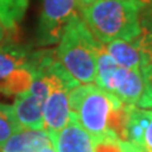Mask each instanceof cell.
I'll list each match as a JSON object with an SVG mask.
<instances>
[{
  "instance_id": "1",
  "label": "cell",
  "mask_w": 152,
  "mask_h": 152,
  "mask_svg": "<svg viewBox=\"0 0 152 152\" xmlns=\"http://www.w3.org/2000/svg\"><path fill=\"white\" fill-rule=\"evenodd\" d=\"M94 37L103 45L131 42L141 36L140 9L129 0H94L79 9Z\"/></svg>"
},
{
  "instance_id": "2",
  "label": "cell",
  "mask_w": 152,
  "mask_h": 152,
  "mask_svg": "<svg viewBox=\"0 0 152 152\" xmlns=\"http://www.w3.org/2000/svg\"><path fill=\"white\" fill-rule=\"evenodd\" d=\"M102 45L77 13L65 26L55 55L76 81L90 84L96 76L98 53Z\"/></svg>"
},
{
  "instance_id": "3",
  "label": "cell",
  "mask_w": 152,
  "mask_h": 152,
  "mask_svg": "<svg viewBox=\"0 0 152 152\" xmlns=\"http://www.w3.org/2000/svg\"><path fill=\"white\" fill-rule=\"evenodd\" d=\"M121 100L93 84L77 85L69 91L70 114L93 138L107 133L108 118Z\"/></svg>"
},
{
  "instance_id": "4",
  "label": "cell",
  "mask_w": 152,
  "mask_h": 152,
  "mask_svg": "<svg viewBox=\"0 0 152 152\" xmlns=\"http://www.w3.org/2000/svg\"><path fill=\"white\" fill-rule=\"evenodd\" d=\"M77 13V0H42L37 28V45L48 47L58 43L65 26Z\"/></svg>"
},
{
  "instance_id": "5",
  "label": "cell",
  "mask_w": 152,
  "mask_h": 152,
  "mask_svg": "<svg viewBox=\"0 0 152 152\" xmlns=\"http://www.w3.org/2000/svg\"><path fill=\"white\" fill-rule=\"evenodd\" d=\"M102 90L115 95L127 105H136L145 90V85L138 70L118 66Z\"/></svg>"
},
{
  "instance_id": "6",
  "label": "cell",
  "mask_w": 152,
  "mask_h": 152,
  "mask_svg": "<svg viewBox=\"0 0 152 152\" xmlns=\"http://www.w3.org/2000/svg\"><path fill=\"white\" fill-rule=\"evenodd\" d=\"M69 89L58 88L51 90L43 103V131L51 138L67 124L69 109Z\"/></svg>"
},
{
  "instance_id": "7",
  "label": "cell",
  "mask_w": 152,
  "mask_h": 152,
  "mask_svg": "<svg viewBox=\"0 0 152 152\" xmlns=\"http://www.w3.org/2000/svg\"><path fill=\"white\" fill-rule=\"evenodd\" d=\"M50 140L56 152H94L93 137L76 122L72 114L69 115L67 124Z\"/></svg>"
},
{
  "instance_id": "8",
  "label": "cell",
  "mask_w": 152,
  "mask_h": 152,
  "mask_svg": "<svg viewBox=\"0 0 152 152\" xmlns=\"http://www.w3.org/2000/svg\"><path fill=\"white\" fill-rule=\"evenodd\" d=\"M14 117L22 128L28 129H43V103L31 91L17 95L12 105Z\"/></svg>"
},
{
  "instance_id": "9",
  "label": "cell",
  "mask_w": 152,
  "mask_h": 152,
  "mask_svg": "<svg viewBox=\"0 0 152 152\" xmlns=\"http://www.w3.org/2000/svg\"><path fill=\"white\" fill-rule=\"evenodd\" d=\"M50 145L51 140L43 129L20 128L4 142L0 152H39Z\"/></svg>"
},
{
  "instance_id": "10",
  "label": "cell",
  "mask_w": 152,
  "mask_h": 152,
  "mask_svg": "<svg viewBox=\"0 0 152 152\" xmlns=\"http://www.w3.org/2000/svg\"><path fill=\"white\" fill-rule=\"evenodd\" d=\"M31 52L13 39H5L0 43V81L14 70L23 67L29 61Z\"/></svg>"
},
{
  "instance_id": "11",
  "label": "cell",
  "mask_w": 152,
  "mask_h": 152,
  "mask_svg": "<svg viewBox=\"0 0 152 152\" xmlns=\"http://www.w3.org/2000/svg\"><path fill=\"white\" fill-rule=\"evenodd\" d=\"M108 53L110 55L115 62L126 69L138 70L141 69V55L137 47L136 41H113L110 43L104 45Z\"/></svg>"
},
{
  "instance_id": "12",
  "label": "cell",
  "mask_w": 152,
  "mask_h": 152,
  "mask_svg": "<svg viewBox=\"0 0 152 152\" xmlns=\"http://www.w3.org/2000/svg\"><path fill=\"white\" fill-rule=\"evenodd\" d=\"M33 81V74L28 66H23L14 70L7 77L0 81V94L5 96H17L29 91Z\"/></svg>"
},
{
  "instance_id": "13",
  "label": "cell",
  "mask_w": 152,
  "mask_h": 152,
  "mask_svg": "<svg viewBox=\"0 0 152 152\" xmlns=\"http://www.w3.org/2000/svg\"><path fill=\"white\" fill-rule=\"evenodd\" d=\"M28 5L29 0H0V20L10 34L23 20Z\"/></svg>"
},
{
  "instance_id": "14",
  "label": "cell",
  "mask_w": 152,
  "mask_h": 152,
  "mask_svg": "<svg viewBox=\"0 0 152 152\" xmlns=\"http://www.w3.org/2000/svg\"><path fill=\"white\" fill-rule=\"evenodd\" d=\"M150 119V109H141L132 105L129 109V117H128L127 124V142L134 145L140 148L142 147L143 134L146 127Z\"/></svg>"
},
{
  "instance_id": "15",
  "label": "cell",
  "mask_w": 152,
  "mask_h": 152,
  "mask_svg": "<svg viewBox=\"0 0 152 152\" xmlns=\"http://www.w3.org/2000/svg\"><path fill=\"white\" fill-rule=\"evenodd\" d=\"M141 36L136 38L141 55V66L152 61V10H145L140 14Z\"/></svg>"
},
{
  "instance_id": "16",
  "label": "cell",
  "mask_w": 152,
  "mask_h": 152,
  "mask_svg": "<svg viewBox=\"0 0 152 152\" xmlns=\"http://www.w3.org/2000/svg\"><path fill=\"white\" fill-rule=\"evenodd\" d=\"M20 126L14 117L12 105L0 103V147L13 133L20 129Z\"/></svg>"
},
{
  "instance_id": "17",
  "label": "cell",
  "mask_w": 152,
  "mask_h": 152,
  "mask_svg": "<svg viewBox=\"0 0 152 152\" xmlns=\"http://www.w3.org/2000/svg\"><path fill=\"white\" fill-rule=\"evenodd\" d=\"M140 72L143 80L145 90L136 105L141 109H152V61L141 66Z\"/></svg>"
},
{
  "instance_id": "18",
  "label": "cell",
  "mask_w": 152,
  "mask_h": 152,
  "mask_svg": "<svg viewBox=\"0 0 152 152\" xmlns=\"http://www.w3.org/2000/svg\"><path fill=\"white\" fill-rule=\"evenodd\" d=\"M142 147L145 150L152 151V109H150V119H148V124L146 127L145 134H143Z\"/></svg>"
},
{
  "instance_id": "19",
  "label": "cell",
  "mask_w": 152,
  "mask_h": 152,
  "mask_svg": "<svg viewBox=\"0 0 152 152\" xmlns=\"http://www.w3.org/2000/svg\"><path fill=\"white\" fill-rule=\"evenodd\" d=\"M140 9V12L152 10V0H129Z\"/></svg>"
},
{
  "instance_id": "20",
  "label": "cell",
  "mask_w": 152,
  "mask_h": 152,
  "mask_svg": "<svg viewBox=\"0 0 152 152\" xmlns=\"http://www.w3.org/2000/svg\"><path fill=\"white\" fill-rule=\"evenodd\" d=\"M8 34H10V33H9V32L5 29V27L3 26L1 20H0V43H1L3 41H5V38H7Z\"/></svg>"
},
{
  "instance_id": "21",
  "label": "cell",
  "mask_w": 152,
  "mask_h": 152,
  "mask_svg": "<svg viewBox=\"0 0 152 152\" xmlns=\"http://www.w3.org/2000/svg\"><path fill=\"white\" fill-rule=\"evenodd\" d=\"M94 0H77V4H79V9L80 8H83L85 5H89L90 3H93Z\"/></svg>"
},
{
  "instance_id": "22",
  "label": "cell",
  "mask_w": 152,
  "mask_h": 152,
  "mask_svg": "<svg viewBox=\"0 0 152 152\" xmlns=\"http://www.w3.org/2000/svg\"><path fill=\"white\" fill-rule=\"evenodd\" d=\"M39 152H56V151H55V148H53V146H52V145H50V146L45 147L43 150H41Z\"/></svg>"
},
{
  "instance_id": "23",
  "label": "cell",
  "mask_w": 152,
  "mask_h": 152,
  "mask_svg": "<svg viewBox=\"0 0 152 152\" xmlns=\"http://www.w3.org/2000/svg\"><path fill=\"white\" fill-rule=\"evenodd\" d=\"M142 152H152V151H150V150H145V148H143V150H142Z\"/></svg>"
}]
</instances>
